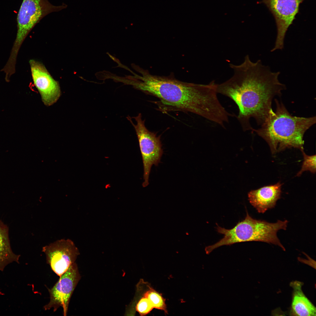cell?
<instances>
[{
  "instance_id": "obj_12",
  "label": "cell",
  "mask_w": 316,
  "mask_h": 316,
  "mask_svg": "<svg viewBox=\"0 0 316 316\" xmlns=\"http://www.w3.org/2000/svg\"><path fill=\"white\" fill-rule=\"evenodd\" d=\"M290 285L293 289L291 306L293 314L298 316H316V308L303 293L302 283L293 281Z\"/></svg>"
},
{
  "instance_id": "obj_3",
  "label": "cell",
  "mask_w": 316,
  "mask_h": 316,
  "mask_svg": "<svg viewBox=\"0 0 316 316\" xmlns=\"http://www.w3.org/2000/svg\"><path fill=\"white\" fill-rule=\"evenodd\" d=\"M274 101L275 111L271 109L260 127L252 131L266 142L272 154L287 148L303 150L304 134L316 123L315 116H293L281 101L276 99Z\"/></svg>"
},
{
  "instance_id": "obj_1",
  "label": "cell",
  "mask_w": 316,
  "mask_h": 316,
  "mask_svg": "<svg viewBox=\"0 0 316 316\" xmlns=\"http://www.w3.org/2000/svg\"><path fill=\"white\" fill-rule=\"evenodd\" d=\"M229 66L233 75L225 82L217 84V92L229 97L236 104L239 111L237 118L243 130L253 131L250 118L261 125L272 109L273 99L281 96L286 85L279 80V71H272L260 60L252 62L248 55L242 63H230Z\"/></svg>"
},
{
  "instance_id": "obj_10",
  "label": "cell",
  "mask_w": 316,
  "mask_h": 316,
  "mask_svg": "<svg viewBox=\"0 0 316 316\" xmlns=\"http://www.w3.org/2000/svg\"><path fill=\"white\" fill-rule=\"evenodd\" d=\"M32 80L45 105L55 103L61 95L59 84L42 63L34 59L29 61Z\"/></svg>"
},
{
  "instance_id": "obj_14",
  "label": "cell",
  "mask_w": 316,
  "mask_h": 316,
  "mask_svg": "<svg viewBox=\"0 0 316 316\" xmlns=\"http://www.w3.org/2000/svg\"><path fill=\"white\" fill-rule=\"evenodd\" d=\"M143 296L149 300L153 308L160 310L167 313V311L165 300L159 293L150 286L144 293Z\"/></svg>"
},
{
  "instance_id": "obj_15",
  "label": "cell",
  "mask_w": 316,
  "mask_h": 316,
  "mask_svg": "<svg viewBox=\"0 0 316 316\" xmlns=\"http://www.w3.org/2000/svg\"><path fill=\"white\" fill-rule=\"evenodd\" d=\"M303 155L304 160L301 169L296 175L297 176H300L302 173L305 171H309L311 173L316 172V155L309 156L306 154L303 150H301Z\"/></svg>"
},
{
  "instance_id": "obj_13",
  "label": "cell",
  "mask_w": 316,
  "mask_h": 316,
  "mask_svg": "<svg viewBox=\"0 0 316 316\" xmlns=\"http://www.w3.org/2000/svg\"><path fill=\"white\" fill-rule=\"evenodd\" d=\"M20 256L12 251L8 236V228L0 220V271H3L6 266L13 262L19 263Z\"/></svg>"
},
{
  "instance_id": "obj_7",
  "label": "cell",
  "mask_w": 316,
  "mask_h": 316,
  "mask_svg": "<svg viewBox=\"0 0 316 316\" xmlns=\"http://www.w3.org/2000/svg\"><path fill=\"white\" fill-rule=\"evenodd\" d=\"M305 0H262L274 16L277 35L273 52L282 49L286 32L299 11L300 4Z\"/></svg>"
},
{
  "instance_id": "obj_11",
  "label": "cell",
  "mask_w": 316,
  "mask_h": 316,
  "mask_svg": "<svg viewBox=\"0 0 316 316\" xmlns=\"http://www.w3.org/2000/svg\"><path fill=\"white\" fill-rule=\"evenodd\" d=\"M282 186L279 182L251 190L248 194V200L258 213H264L274 208L277 201L281 198Z\"/></svg>"
},
{
  "instance_id": "obj_2",
  "label": "cell",
  "mask_w": 316,
  "mask_h": 316,
  "mask_svg": "<svg viewBox=\"0 0 316 316\" xmlns=\"http://www.w3.org/2000/svg\"><path fill=\"white\" fill-rule=\"evenodd\" d=\"M134 84L137 89L158 98L154 102L157 109L163 113L180 111L190 112L223 125L229 113L217 96L216 84L212 80L207 84L182 82L171 77L153 75L143 72Z\"/></svg>"
},
{
  "instance_id": "obj_4",
  "label": "cell",
  "mask_w": 316,
  "mask_h": 316,
  "mask_svg": "<svg viewBox=\"0 0 316 316\" xmlns=\"http://www.w3.org/2000/svg\"><path fill=\"white\" fill-rule=\"evenodd\" d=\"M288 223L287 220H278L275 223H272L252 218L247 212L245 219L232 229H226L217 225V231L223 234L224 237L214 244L206 247L205 251L207 254H209L214 249L221 246L251 241L272 244L285 250L277 233L280 230H286Z\"/></svg>"
},
{
  "instance_id": "obj_5",
  "label": "cell",
  "mask_w": 316,
  "mask_h": 316,
  "mask_svg": "<svg viewBox=\"0 0 316 316\" xmlns=\"http://www.w3.org/2000/svg\"><path fill=\"white\" fill-rule=\"evenodd\" d=\"M67 6L64 4L54 5L48 0H23L17 16V33L11 56L13 58L17 57L25 37L42 19L50 13L59 11Z\"/></svg>"
},
{
  "instance_id": "obj_9",
  "label": "cell",
  "mask_w": 316,
  "mask_h": 316,
  "mask_svg": "<svg viewBox=\"0 0 316 316\" xmlns=\"http://www.w3.org/2000/svg\"><path fill=\"white\" fill-rule=\"evenodd\" d=\"M47 262L59 277L75 262L80 254L75 244L69 239L58 240L42 248Z\"/></svg>"
},
{
  "instance_id": "obj_16",
  "label": "cell",
  "mask_w": 316,
  "mask_h": 316,
  "mask_svg": "<svg viewBox=\"0 0 316 316\" xmlns=\"http://www.w3.org/2000/svg\"><path fill=\"white\" fill-rule=\"evenodd\" d=\"M153 308L148 299L144 296L139 300L136 306L137 311L141 316L149 313Z\"/></svg>"
},
{
  "instance_id": "obj_8",
  "label": "cell",
  "mask_w": 316,
  "mask_h": 316,
  "mask_svg": "<svg viewBox=\"0 0 316 316\" xmlns=\"http://www.w3.org/2000/svg\"><path fill=\"white\" fill-rule=\"evenodd\" d=\"M80 278L77 265L74 262L60 277L55 285L48 289L50 300L44 307V310L52 308L55 312L61 307L64 316H66L71 296Z\"/></svg>"
},
{
  "instance_id": "obj_6",
  "label": "cell",
  "mask_w": 316,
  "mask_h": 316,
  "mask_svg": "<svg viewBox=\"0 0 316 316\" xmlns=\"http://www.w3.org/2000/svg\"><path fill=\"white\" fill-rule=\"evenodd\" d=\"M135 130L141 152L144 167L143 187L149 184V178L151 167L157 166L163 154L161 136L149 131L145 125V120L142 119L141 113L133 118L136 121L134 124L129 116L126 117Z\"/></svg>"
}]
</instances>
